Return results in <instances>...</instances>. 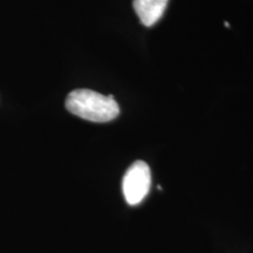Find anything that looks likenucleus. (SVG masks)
<instances>
[{"mask_svg": "<svg viewBox=\"0 0 253 253\" xmlns=\"http://www.w3.org/2000/svg\"><path fill=\"white\" fill-rule=\"evenodd\" d=\"M66 108L73 115L87 121L103 123L116 119L120 107L113 95H102L91 89H75L68 94Z\"/></svg>", "mask_w": 253, "mask_h": 253, "instance_id": "obj_1", "label": "nucleus"}, {"mask_svg": "<svg viewBox=\"0 0 253 253\" xmlns=\"http://www.w3.org/2000/svg\"><path fill=\"white\" fill-rule=\"evenodd\" d=\"M151 186L150 168L143 161H136L128 168L122 182V191L129 205L140 204L149 194Z\"/></svg>", "mask_w": 253, "mask_h": 253, "instance_id": "obj_2", "label": "nucleus"}, {"mask_svg": "<svg viewBox=\"0 0 253 253\" xmlns=\"http://www.w3.org/2000/svg\"><path fill=\"white\" fill-rule=\"evenodd\" d=\"M169 0H134V9L144 26L150 27L163 17Z\"/></svg>", "mask_w": 253, "mask_h": 253, "instance_id": "obj_3", "label": "nucleus"}]
</instances>
